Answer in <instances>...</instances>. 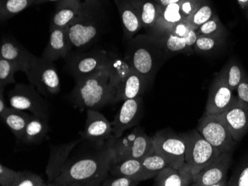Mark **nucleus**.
I'll use <instances>...</instances> for the list:
<instances>
[{"mask_svg": "<svg viewBox=\"0 0 248 186\" xmlns=\"http://www.w3.org/2000/svg\"><path fill=\"white\" fill-rule=\"evenodd\" d=\"M115 139L100 145L81 137L51 186H101L115 162Z\"/></svg>", "mask_w": 248, "mask_h": 186, "instance_id": "nucleus-1", "label": "nucleus"}, {"mask_svg": "<svg viewBox=\"0 0 248 186\" xmlns=\"http://www.w3.org/2000/svg\"><path fill=\"white\" fill-rule=\"evenodd\" d=\"M118 81L108 67L76 82L70 94L71 102L80 112L98 110L110 103H115Z\"/></svg>", "mask_w": 248, "mask_h": 186, "instance_id": "nucleus-2", "label": "nucleus"}, {"mask_svg": "<svg viewBox=\"0 0 248 186\" xmlns=\"http://www.w3.org/2000/svg\"><path fill=\"white\" fill-rule=\"evenodd\" d=\"M169 57L159 41L149 34L131 39L125 59L134 70L143 76L149 86H151L156 73Z\"/></svg>", "mask_w": 248, "mask_h": 186, "instance_id": "nucleus-3", "label": "nucleus"}, {"mask_svg": "<svg viewBox=\"0 0 248 186\" xmlns=\"http://www.w3.org/2000/svg\"><path fill=\"white\" fill-rule=\"evenodd\" d=\"M104 2L85 0L78 16L67 26L72 47L85 49L100 35L105 21Z\"/></svg>", "mask_w": 248, "mask_h": 186, "instance_id": "nucleus-4", "label": "nucleus"}, {"mask_svg": "<svg viewBox=\"0 0 248 186\" xmlns=\"http://www.w3.org/2000/svg\"><path fill=\"white\" fill-rule=\"evenodd\" d=\"M185 145V164L196 175L221 154L196 130L179 134Z\"/></svg>", "mask_w": 248, "mask_h": 186, "instance_id": "nucleus-5", "label": "nucleus"}, {"mask_svg": "<svg viewBox=\"0 0 248 186\" xmlns=\"http://www.w3.org/2000/svg\"><path fill=\"white\" fill-rule=\"evenodd\" d=\"M197 130L220 153L233 151L237 143L232 137L221 114L204 112L199 120Z\"/></svg>", "mask_w": 248, "mask_h": 186, "instance_id": "nucleus-6", "label": "nucleus"}, {"mask_svg": "<svg viewBox=\"0 0 248 186\" xmlns=\"http://www.w3.org/2000/svg\"><path fill=\"white\" fill-rule=\"evenodd\" d=\"M113 148L116 162L129 159H141L154 149V145L153 137L138 127L126 135L115 139Z\"/></svg>", "mask_w": 248, "mask_h": 186, "instance_id": "nucleus-7", "label": "nucleus"}, {"mask_svg": "<svg viewBox=\"0 0 248 186\" xmlns=\"http://www.w3.org/2000/svg\"><path fill=\"white\" fill-rule=\"evenodd\" d=\"M25 73L29 83L45 97L54 95L61 91L59 75L51 61L36 57Z\"/></svg>", "mask_w": 248, "mask_h": 186, "instance_id": "nucleus-8", "label": "nucleus"}, {"mask_svg": "<svg viewBox=\"0 0 248 186\" xmlns=\"http://www.w3.org/2000/svg\"><path fill=\"white\" fill-rule=\"evenodd\" d=\"M8 100L12 108L29 111L33 115L48 119L49 108L46 101L32 85L18 83L8 93Z\"/></svg>", "mask_w": 248, "mask_h": 186, "instance_id": "nucleus-9", "label": "nucleus"}, {"mask_svg": "<svg viewBox=\"0 0 248 186\" xmlns=\"http://www.w3.org/2000/svg\"><path fill=\"white\" fill-rule=\"evenodd\" d=\"M111 59L107 51H89L72 55L67 59L66 67L77 82L108 67Z\"/></svg>", "mask_w": 248, "mask_h": 186, "instance_id": "nucleus-10", "label": "nucleus"}, {"mask_svg": "<svg viewBox=\"0 0 248 186\" xmlns=\"http://www.w3.org/2000/svg\"><path fill=\"white\" fill-rule=\"evenodd\" d=\"M153 145L157 152L166 159L169 166L179 169L185 163V145L180 134L173 130H157L153 137Z\"/></svg>", "mask_w": 248, "mask_h": 186, "instance_id": "nucleus-11", "label": "nucleus"}, {"mask_svg": "<svg viewBox=\"0 0 248 186\" xmlns=\"http://www.w3.org/2000/svg\"><path fill=\"white\" fill-rule=\"evenodd\" d=\"M232 151L221 153L194 178L193 186H228V172L232 160Z\"/></svg>", "mask_w": 248, "mask_h": 186, "instance_id": "nucleus-12", "label": "nucleus"}, {"mask_svg": "<svg viewBox=\"0 0 248 186\" xmlns=\"http://www.w3.org/2000/svg\"><path fill=\"white\" fill-rule=\"evenodd\" d=\"M221 73H218L212 83L206 104V113L221 114L231 106L235 99Z\"/></svg>", "mask_w": 248, "mask_h": 186, "instance_id": "nucleus-13", "label": "nucleus"}, {"mask_svg": "<svg viewBox=\"0 0 248 186\" xmlns=\"http://www.w3.org/2000/svg\"><path fill=\"white\" fill-rule=\"evenodd\" d=\"M142 105L143 100L141 96L124 101L113 122L111 123L112 133L115 139L119 138L125 130L137 124L141 116Z\"/></svg>", "mask_w": 248, "mask_h": 186, "instance_id": "nucleus-14", "label": "nucleus"}, {"mask_svg": "<svg viewBox=\"0 0 248 186\" xmlns=\"http://www.w3.org/2000/svg\"><path fill=\"white\" fill-rule=\"evenodd\" d=\"M112 136V126L108 119L97 110L89 109L87 111L84 130L81 134V137L95 143L103 145Z\"/></svg>", "mask_w": 248, "mask_h": 186, "instance_id": "nucleus-15", "label": "nucleus"}, {"mask_svg": "<svg viewBox=\"0 0 248 186\" xmlns=\"http://www.w3.org/2000/svg\"><path fill=\"white\" fill-rule=\"evenodd\" d=\"M232 137L239 142L248 132V105L236 97L231 106L221 114Z\"/></svg>", "mask_w": 248, "mask_h": 186, "instance_id": "nucleus-16", "label": "nucleus"}, {"mask_svg": "<svg viewBox=\"0 0 248 186\" xmlns=\"http://www.w3.org/2000/svg\"><path fill=\"white\" fill-rule=\"evenodd\" d=\"M0 57L13 62L19 72L26 73L36 56L15 39L3 37L0 46Z\"/></svg>", "mask_w": 248, "mask_h": 186, "instance_id": "nucleus-17", "label": "nucleus"}, {"mask_svg": "<svg viewBox=\"0 0 248 186\" xmlns=\"http://www.w3.org/2000/svg\"><path fill=\"white\" fill-rule=\"evenodd\" d=\"M48 45L43 51L42 57L54 62L61 58H67L72 45L67 34V28L50 29Z\"/></svg>", "mask_w": 248, "mask_h": 186, "instance_id": "nucleus-18", "label": "nucleus"}, {"mask_svg": "<svg viewBox=\"0 0 248 186\" xmlns=\"http://www.w3.org/2000/svg\"><path fill=\"white\" fill-rule=\"evenodd\" d=\"M153 37L159 41L169 57H170L172 54L189 52L194 46L198 35L196 30H192L186 36L179 35L172 31H166Z\"/></svg>", "mask_w": 248, "mask_h": 186, "instance_id": "nucleus-19", "label": "nucleus"}, {"mask_svg": "<svg viewBox=\"0 0 248 186\" xmlns=\"http://www.w3.org/2000/svg\"><path fill=\"white\" fill-rule=\"evenodd\" d=\"M148 86L143 76L132 68L129 74L118 85L115 102L140 97Z\"/></svg>", "mask_w": 248, "mask_h": 186, "instance_id": "nucleus-20", "label": "nucleus"}, {"mask_svg": "<svg viewBox=\"0 0 248 186\" xmlns=\"http://www.w3.org/2000/svg\"><path fill=\"white\" fill-rule=\"evenodd\" d=\"M154 178L153 186H186L193 184L194 181V176L185 163L179 169L167 166Z\"/></svg>", "mask_w": 248, "mask_h": 186, "instance_id": "nucleus-21", "label": "nucleus"}, {"mask_svg": "<svg viewBox=\"0 0 248 186\" xmlns=\"http://www.w3.org/2000/svg\"><path fill=\"white\" fill-rule=\"evenodd\" d=\"M79 141L80 139L70 143L51 147V155L46 168L48 186H51V183L58 177L69 154Z\"/></svg>", "mask_w": 248, "mask_h": 186, "instance_id": "nucleus-22", "label": "nucleus"}, {"mask_svg": "<svg viewBox=\"0 0 248 186\" xmlns=\"http://www.w3.org/2000/svg\"><path fill=\"white\" fill-rule=\"evenodd\" d=\"M82 4L80 0H61L58 2L50 29L66 28L78 16Z\"/></svg>", "mask_w": 248, "mask_h": 186, "instance_id": "nucleus-23", "label": "nucleus"}, {"mask_svg": "<svg viewBox=\"0 0 248 186\" xmlns=\"http://www.w3.org/2000/svg\"><path fill=\"white\" fill-rule=\"evenodd\" d=\"M116 5L122 21L124 34L126 38H133V36L143 28L137 11L129 0H118Z\"/></svg>", "mask_w": 248, "mask_h": 186, "instance_id": "nucleus-24", "label": "nucleus"}, {"mask_svg": "<svg viewBox=\"0 0 248 186\" xmlns=\"http://www.w3.org/2000/svg\"><path fill=\"white\" fill-rule=\"evenodd\" d=\"M109 175L132 177L140 182L150 180L140 159H129L115 162L110 169Z\"/></svg>", "mask_w": 248, "mask_h": 186, "instance_id": "nucleus-25", "label": "nucleus"}, {"mask_svg": "<svg viewBox=\"0 0 248 186\" xmlns=\"http://www.w3.org/2000/svg\"><path fill=\"white\" fill-rule=\"evenodd\" d=\"M48 129V119L33 114L20 140L27 145L40 144L46 137Z\"/></svg>", "mask_w": 248, "mask_h": 186, "instance_id": "nucleus-26", "label": "nucleus"}, {"mask_svg": "<svg viewBox=\"0 0 248 186\" xmlns=\"http://www.w3.org/2000/svg\"><path fill=\"white\" fill-rule=\"evenodd\" d=\"M138 12L142 26L152 29L161 14L162 7L151 0H129Z\"/></svg>", "mask_w": 248, "mask_h": 186, "instance_id": "nucleus-27", "label": "nucleus"}, {"mask_svg": "<svg viewBox=\"0 0 248 186\" xmlns=\"http://www.w3.org/2000/svg\"><path fill=\"white\" fill-rule=\"evenodd\" d=\"M0 116L15 137L20 140L32 115L29 114L24 111L8 107L6 110L0 114Z\"/></svg>", "mask_w": 248, "mask_h": 186, "instance_id": "nucleus-28", "label": "nucleus"}, {"mask_svg": "<svg viewBox=\"0 0 248 186\" xmlns=\"http://www.w3.org/2000/svg\"><path fill=\"white\" fill-rule=\"evenodd\" d=\"M35 0H0V19L8 20L34 5Z\"/></svg>", "mask_w": 248, "mask_h": 186, "instance_id": "nucleus-29", "label": "nucleus"}, {"mask_svg": "<svg viewBox=\"0 0 248 186\" xmlns=\"http://www.w3.org/2000/svg\"><path fill=\"white\" fill-rule=\"evenodd\" d=\"M140 160L145 172L150 179L154 178L160 171L169 166L166 159L155 148Z\"/></svg>", "mask_w": 248, "mask_h": 186, "instance_id": "nucleus-30", "label": "nucleus"}, {"mask_svg": "<svg viewBox=\"0 0 248 186\" xmlns=\"http://www.w3.org/2000/svg\"><path fill=\"white\" fill-rule=\"evenodd\" d=\"M224 43V37L199 35L193 50L199 54H210L217 51Z\"/></svg>", "mask_w": 248, "mask_h": 186, "instance_id": "nucleus-31", "label": "nucleus"}, {"mask_svg": "<svg viewBox=\"0 0 248 186\" xmlns=\"http://www.w3.org/2000/svg\"><path fill=\"white\" fill-rule=\"evenodd\" d=\"M19 70L15 64L0 57V87L4 88L8 85L15 83L14 75Z\"/></svg>", "mask_w": 248, "mask_h": 186, "instance_id": "nucleus-32", "label": "nucleus"}, {"mask_svg": "<svg viewBox=\"0 0 248 186\" xmlns=\"http://www.w3.org/2000/svg\"><path fill=\"white\" fill-rule=\"evenodd\" d=\"M197 35L224 37V29L218 18L213 16L196 30Z\"/></svg>", "mask_w": 248, "mask_h": 186, "instance_id": "nucleus-33", "label": "nucleus"}, {"mask_svg": "<svg viewBox=\"0 0 248 186\" xmlns=\"http://www.w3.org/2000/svg\"><path fill=\"white\" fill-rule=\"evenodd\" d=\"M213 16L214 15H213L211 7L203 2L201 4L200 6L195 11L194 13L187 18V19L191 24L198 29L199 26L211 19Z\"/></svg>", "mask_w": 248, "mask_h": 186, "instance_id": "nucleus-34", "label": "nucleus"}, {"mask_svg": "<svg viewBox=\"0 0 248 186\" xmlns=\"http://www.w3.org/2000/svg\"><path fill=\"white\" fill-rule=\"evenodd\" d=\"M221 73L227 84L232 91L237 89L238 86L244 80L242 69L236 64H232L230 65L228 70L221 72Z\"/></svg>", "mask_w": 248, "mask_h": 186, "instance_id": "nucleus-35", "label": "nucleus"}, {"mask_svg": "<svg viewBox=\"0 0 248 186\" xmlns=\"http://www.w3.org/2000/svg\"><path fill=\"white\" fill-rule=\"evenodd\" d=\"M45 182L39 175L30 172H19L17 178L14 186H46Z\"/></svg>", "mask_w": 248, "mask_h": 186, "instance_id": "nucleus-36", "label": "nucleus"}, {"mask_svg": "<svg viewBox=\"0 0 248 186\" xmlns=\"http://www.w3.org/2000/svg\"><path fill=\"white\" fill-rule=\"evenodd\" d=\"M228 186H248V159L232 174Z\"/></svg>", "mask_w": 248, "mask_h": 186, "instance_id": "nucleus-37", "label": "nucleus"}, {"mask_svg": "<svg viewBox=\"0 0 248 186\" xmlns=\"http://www.w3.org/2000/svg\"><path fill=\"white\" fill-rule=\"evenodd\" d=\"M139 180H135L132 177L118 176L114 177L108 175L107 178L104 179L101 186H136L140 183Z\"/></svg>", "mask_w": 248, "mask_h": 186, "instance_id": "nucleus-38", "label": "nucleus"}, {"mask_svg": "<svg viewBox=\"0 0 248 186\" xmlns=\"http://www.w3.org/2000/svg\"><path fill=\"white\" fill-rule=\"evenodd\" d=\"M19 172H15L7 166L0 165V185L2 186H14Z\"/></svg>", "mask_w": 248, "mask_h": 186, "instance_id": "nucleus-39", "label": "nucleus"}, {"mask_svg": "<svg viewBox=\"0 0 248 186\" xmlns=\"http://www.w3.org/2000/svg\"><path fill=\"white\" fill-rule=\"evenodd\" d=\"M235 91L237 93L236 98L248 105V79L244 78Z\"/></svg>", "mask_w": 248, "mask_h": 186, "instance_id": "nucleus-40", "label": "nucleus"}, {"mask_svg": "<svg viewBox=\"0 0 248 186\" xmlns=\"http://www.w3.org/2000/svg\"><path fill=\"white\" fill-rule=\"evenodd\" d=\"M8 107L5 104V100H4L3 88L0 87V114H2Z\"/></svg>", "mask_w": 248, "mask_h": 186, "instance_id": "nucleus-41", "label": "nucleus"}, {"mask_svg": "<svg viewBox=\"0 0 248 186\" xmlns=\"http://www.w3.org/2000/svg\"><path fill=\"white\" fill-rule=\"evenodd\" d=\"M154 1L161 7H166L171 4L182 2V0H154Z\"/></svg>", "mask_w": 248, "mask_h": 186, "instance_id": "nucleus-42", "label": "nucleus"}, {"mask_svg": "<svg viewBox=\"0 0 248 186\" xmlns=\"http://www.w3.org/2000/svg\"><path fill=\"white\" fill-rule=\"evenodd\" d=\"M61 0H35L34 5H40V4L46 3L50 2H59Z\"/></svg>", "mask_w": 248, "mask_h": 186, "instance_id": "nucleus-43", "label": "nucleus"}, {"mask_svg": "<svg viewBox=\"0 0 248 186\" xmlns=\"http://www.w3.org/2000/svg\"><path fill=\"white\" fill-rule=\"evenodd\" d=\"M98 1H100V2H104V3H105L106 0H98Z\"/></svg>", "mask_w": 248, "mask_h": 186, "instance_id": "nucleus-44", "label": "nucleus"}, {"mask_svg": "<svg viewBox=\"0 0 248 186\" xmlns=\"http://www.w3.org/2000/svg\"><path fill=\"white\" fill-rule=\"evenodd\" d=\"M113 1L115 2V4H116L117 5V3H118V0H113Z\"/></svg>", "mask_w": 248, "mask_h": 186, "instance_id": "nucleus-45", "label": "nucleus"}]
</instances>
